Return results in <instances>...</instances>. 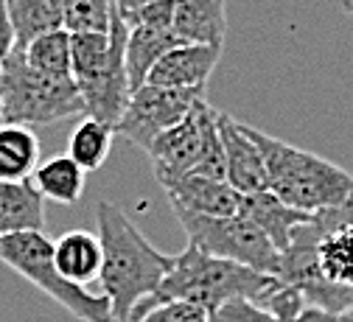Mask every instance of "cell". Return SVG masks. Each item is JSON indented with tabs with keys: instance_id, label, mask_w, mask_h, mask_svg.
I'll return each instance as SVG.
<instances>
[{
	"instance_id": "cell-14",
	"label": "cell",
	"mask_w": 353,
	"mask_h": 322,
	"mask_svg": "<svg viewBox=\"0 0 353 322\" xmlns=\"http://www.w3.org/2000/svg\"><path fill=\"white\" fill-rule=\"evenodd\" d=\"M239 213H244L250 221H255L263 230V233L270 236V241L281 252L292 244L294 230L312 219V213H303V210L289 208L270 188L267 191H258V194H244V202H241V210Z\"/></svg>"
},
{
	"instance_id": "cell-19",
	"label": "cell",
	"mask_w": 353,
	"mask_h": 322,
	"mask_svg": "<svg viewBox=\"0 0 353 322\" xmlns=\"http://www.w3.org/2000/svg\"><path fill=\"white\" fill-rule=\"evenodd\" d=\"M6 6L20 51L28 48L37 37L65 28L62 0H6Z\"/></svg>"
},
{
	"instance_id": "cell-5",
	"label": "cell",
	"mask_w": 353,
	"mask_h": 322,
	"mask_svg": "<svg viewBox=\"0 0 353 322\" xmlns=\"http://www.w3.org/2000/svg\"><path fill=\"white\" fill-rule=\"evenodd\" d=\"M0 263L14 269L20 278H26L42 294H48L76 319L115 322L107 294H93L59 274L54 261V241L46 236V230H26V233L0 236Z\"/></svg>"
},
{
	"instance_id": "cell-8",
	"label": "cell",
	"mask_w": 353,
	"mask_h": 322,
	"mask_svg": "<svg viewBox=\"0 0 353 322\" xmlns=\"http://www.w3.org/2000/svg\"><path fill=\"white\" fill-rule=\"evenodd\" d=\"M216 112L219 110H213L205 99L176 126H171L160 137H154V143L149 146L146 154L152 160V171L163 188H171L174 182L194 174V168L199 165L205 141H208V132L216 123Z\"/></svg>"
},
{
	"instance_id": "cell-16",
	"label": "cell",
	"mask_w": 353,
	"mask_h": 322,
	"mask_svg": "<svg viewBox=\"0 0 353 322\" xmlns=\"http://www.w3.org/2000/svg\"><path fill=\"white\" fill-rule=\"evenodd\" d=\"M183 39L174 34V28H149V26H135L129 28L126 37V76L132 93L141 90L152 73V68L168 54Z\"/></svg>"
},
{
	"instance_id": "cell-10",
	"label": "cell",
	"mask_w": 353,
	"mask_h": 322,
	"mask_svg": "<svg viewBox=\"0 0 353 322\" xmlns=\"http://www.w3.org/2000/svg\"><path fill=\"white\" fill-rule=\"evenodd\" d=\"M219 59H222V48L216 45L183 42L152 68L146 84L168 90H208V79L213 76Z\"/></svg>"
},
{
	"instance_id": "cell-18",
	"label": "cell",
	"mask_w": 353,
	"mask_h": 322,
	"mask_svg": "<svg viewBox=\"0 0 353 322\" xmlns=\"http://www.w3.org/2000/svg\"><path fill=\"white\" fill-rule=\"evenodd\" d=\"M84 179H87V171L70 154H59L39 163L37 171L31 174V182L42 194V199H54L59 205H76L81 199Z\"/></svg>"
},
{
	"instance_id": "cell-24",
	"label": "cell",
	"mask_w": 353,
	"mask_h": 322,
	"mask_svg": "<svg viewBox=\"0 0 353 322\" xmlns=\"http://www.w3.org/2000/svg\"><path fill=\"white\" fill-rule=\"evenodd\" d=\"M210 322H278V319L255 300L233 297L210 311Z\"/></svg>"
},
{
	"instance_id": "cell-3",
	"label": "cell",
	"mask_w": 353,
	"mask_h": 322,
	"mask_svg": "<svg viewBox=\"0 0 353 322\" xmlns=\"http://www.w3.org/2000/svg\"><path fill=\"white\" fill-rule=\"evenodd\" d=\"M244 129L267 165V188L289 208L303 213H323L353 205V177L342 165L283 143L250 123H244Z\"/></svg>"
},
{
	"instance_id": "cell-2",
	"label": "cell",
	"mask_w": 353,
	"mask_h": 322,
	"mask_svg": "<svg viewBox=\"0 0 353 322\" xmlns=\"http://www.w3.org/2000/svg\"><path fill=\"white\" fill-rule=\"evenodd\" d=\"M278 286H281V278H275V274H263L236 261L208 255L199 247L188 244L180 255H174V263L163 278L160 289L132 311L129 322L168 300H185V303L202 305L208 314L233 297H247L263 305Z\"/></svg>"
},
{
	"instance_id": "cell-11",
	"label": "cell",
	"mask_w": 353,
	"mask_h": 322,
	"mask_svg": "<svg viewBox=\"0 0 353 322\" xmlns=\"http://www.w3.org/2000/svg\"><path fill=\"white\" fill-rule=\"evenodd\" d=\"M165 194L174 213H194V216H210V219L236 216L244 202V194H239L230 182L208 179L196 174H188L185 179L174 182L171 188H165Z\"/></svg>"
},
{
	"instance_id": "cell-15",
	"label": "cell",
	"mask_w": 353,
	"mask_h": 322,
	"mask_svg": "<svg viewBox=\"0 0 353 322\" xmlns=\"http://www.w3.org/2000/svg\"><path fill=\"white\" fill-rule=\"evenodd\" d=\"M46 230V199L31 179H0V236Z\"/></svg>"
},
{
	"instance_id": "cell-21",
	"label": "cell",
	"mask_w": 353,
	"mask_h": 322,
	"mask_svg": "<svg viewBox=\"0 0 353 322\" xmlns=\"http://www.w3.org/2000/svg\"><path fill=\"white\" fill-rule=\"evenodd\" d=\"M28 68L46 76H73L70 70V31H48L23 48Z\"/></svg>"
},
{
	"instance_id": "cell-22",
	"label": "cell",
	"mask_w": 353,
	"mask_h": 322,
	"mask_svg": "<svg viewBox=\"0 0 353 322\" xmlns=\"http://www.w3.org/2000/svg\"><path fill=\"white\" fill-rule=\"evenodd\" d=\"M62 14L70 34H110L118 9L115 0H62Z\"/></svg>"
},
{
	"instance_id": "cell-28",
	"label": "cell",
	"mask_w": 353,
	"mask_h": 322,
	"mask_svg": "<svg viewBox=\"0 0 353 322\" xmlns=\"http://www.w3.org/2000/svg\"><path fill=\"white\" fill-rule=\"evenodd\" d=\"M297 322H353V308H347V311H325V308L305 305L303 314L297 316Z\"/></svg>"
},
{
	"instance_id": "cell-7",
	"label": "cell",
	"mask_w": 353,
	"mask_h": 322,
	"mask_svg": "<svg viewBox=\"0 0 353 322\" xmlns=\"http://www.w3.org/2000/svg\"><path fill=\"white\" fill-rule=\"evenodd\" d=\"M205 90H168V87H154L143 84L135 90L115 126V134L126 137V141L138 143L143 152L154 143L165 129L180 123L199 101H205Z\"/></svg>"
},
{
	"instance_id": "cell-17",
	"label": "cell",
	"mask_w": 353,
	"mask_h": 322,
	"mask_svg": "<svg viewBox=\"0 0 353 322\" xmlns=\"http://www.w3.org/2000/svg\"><path fill=\"white\" fill-rule=\"evenodd\" d=\"M39 165V137L31 126L0 121V179H31Z\"/></svg>"
},
{
	"instance_id": "cell-29",
	"label": "cell",
	"mask_w": 353,
	"mask_h": 322,
	"mask_svg": "<svg viewBox=\"0 0 353 322\" xmlns=\"http://www.w3.org/2000/svg\"><path fill=\"white\" fill-rule=\"evenodd\" d=\"M339 6H342V12H345V14H350V17H353V0H339Z\"/></svg>"
},
{
	"instance_id": "cell-12",
	"label": "cell",
	"mask_w": 353,
	"mask_h": 322,
	"mask_svg": "<svg viewBox=\"0 0 353 322\" xmlns=\"http://www.w3.org/2000/svg\"><path fill=\"white\" fill-rule=\"evenodd\" d=\"M228 0H174V34L183 42L225 48Z\"/></svg>"
},
{
	"instance_id": "cell-9",
	"label": "cell",
	"mask_w": 353,
	"mask_h": 322,
	"mask_svg": "<svg viewBox=\"0 0 353 322\" xmlns=\"http://www.w3.org/2000/svg\"><path fill=\"white\" fill-rule=\"evenodd\" d=\"M219 137L225 146V163H228V182L239 194H258L267 191V165L247 134L244 123L236 121L228 112H216Z\"/></svg>"
},
{
	"instance_id": "cell-25",
	"label": "cell",
	"mask_w": 353,
	"mask_h": 322,
	"mask_svg": "<svg viewBox=\"0 0 353 322\" xmlns=\"http://www.w3.org/2000/svg\"><path fill=\"white\" fill-rule=\"evenodd\" d=\"M196 177H208V179H225L228 182V163H225V146L222 137H219V126L213 123V129L208 132V141L199 157V165L194 168Z\"/></svg>"
},
{
	"instance_id": "cell-6",
	"label": "cell",
	"mask_w": 353,
	"mask_h": 322,
	"mask_svg": "<svg viewBox=\"0 0 353 322\" xmlns=\"http://www.w3.org/2000/svg\"><path fill=\"white\" fill-rule=\"evenodd\" d=\"M174 216L180 219L183 230L188 233V244L199 247L202 252L225 258V261H236L241 266L278 278L281 250L244 213L225 216V219L194 216V213H174Z\"/></svg>"
},
{
	"instance_id": "cell-20",
	"label": "cell",
	"mask_w": 353,
	"mask_h": 322,
	"mask_svg": "<svg viewBox=\"0 0 353 322\" xmlns=\"http://www.w3.org/2000/svg\"><path fill=\"white\" fill-rule=\"evenodd\" d=\"M115 141V129L96 121V118H84L73 134H70V143H68V154L84 168V171H99L112 149Z\"/></svg>"
},
{
	"instance_id": "cell-23",
	"label": "cell",
	"mask_w": 353,
	"mask_h": 322,
	"mask_svg": "<svg viewBox=\"0 0 353 322\" xmlns=\"http://www.w3.org/2000/svg\"><path fill=\"white\" fill-rule=\"evenodd\" d=\"M132 322H210V314L202 305L185 303V300H168L149 311H143Z\"/></svg>"
},
{
	"instance_id": "cell-26",
	"label": "cell",
	"mask_w": 353,
	"mask_h": 322,
	"mask_svg": "<svg viewBox=\"0 0 353 322\" xmlns=\"http://www.w3.org/2000/svg\"><path fill=\"white\" fill-rule=\"evenodd\" d=\"M126 23V28L135 26H149V28H171L174 23V0H154L149 6H141L132 14L121 17Z\"/></svg>"
},
{
	"instance_id": "cell-4",
	"label": "cell",
	"mask_w": 353,
	"mask_h": 322,
	"mask_svg": "<svg viewBox=\"0 0 353 322\" xmlns=\"http://www.w3.org/2000/svg\"><path fill=\"white\" fill-rule=\"evenodd\" d=\"M84 115L73 76H46L28 68L20 48L0 65V121L20 126H46Z\"/></svg>"
},
{
	"instance_id": "cell-27",
	"label": "cell",
	"mask_w": 353,
	"mask_h": 322,
	"mask_svg": "<svg viewBox=\"0 0 353 322\" xmlns=\"http://www.w3.org/2000/svg\"><path fill=\"white\" fill-rule=\"evenodd\" d=\"M14 48H17V39H14L9 6H6V0H0V65L9 59V54H12Z\"/></svg>"
},
{
	"instance_id": "cell-1",
	"label": "cell",
	"mask_w": 353,
	"mask_h": 322,
	"mask_svg": "<svg viewBox=\"0 0 353 322\" xmlns=\"http://www.w3.org/2000/svg\"><path fill=\"white\" fill-rule=\"evenodd\" d=\"M96 227L104 252L99 283L110 297L115 322H129L132 311L160 289L174 255L154 250L135 221L107 199L96 205Z\"/></svg>"
},
{
	"instance_id": "cell-13",
	"label": "cell",
	"mask_w": 353,
	"mask_h": 322,
	"mask_svg": "<svg viewBox=\"0 0 353 322\" xmlns=\"http://www.w3.org/2000/svg\"><path fill=\"white\" fill-rule=\"evenodd\" d=\"M54 261L65 281L87 289V283L99 281L104 252L99 233H87V230H68L65 236L54 241Z\"/></svg>"
}]
</instances>
